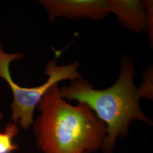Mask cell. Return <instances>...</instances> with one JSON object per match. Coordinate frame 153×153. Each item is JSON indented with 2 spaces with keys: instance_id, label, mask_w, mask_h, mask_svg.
Masks as SVG:
<instances>
[{
  "instance_id": "cell-7",
  "label": "cell",
  "mask_w": 153,
  "mask_h": 153,
  "mask_svg": "<svg viewBox=\"0 0 153 153\" xmlns=\"http://www.w3.org/2000/svg\"><path fill=\"white\" fill-rule=\"evenodd\" d=\"M143 78L140 88H137L138 93L141 98L153 100V65H150L143 72Z\"/></svg>"
},
{
  "instance_id": "cell-6",
  "label": "cell",
  "mask_w": 153,
  "mask_h": 153,
  "mask_svg": "<svg viewBox=\"0 0 153 153\" xmlns=\"http://www.w3.org/2000/svg\"><path fill=\"white\" fill-rule=\"evenodd\" d=\"M18 132V125L14 122L7 123L3 131L0 130V153H11L19 149L13 141Z\"/></svg>"
},
{
  "instance_id": "cell-4",
  "label": "cell",
  "mask_w": 153,
  "mask_h": 153,
  "mask_svg": "<svg viewBox=\"0 0 153 153\" xmlns=\"http://www.w3.org/2000/svg\"><path fill=\"white\" fill-rule=\"evenodd\" d=\"M39 2L51 21L58 18L99 21L110 14L107 0H41Z\"/></svg>"
},
{
  "instance_id": "cell-2",
  "label": "cell",
  "mask_w": 153,
  "mask_h": 153,
  "mask_svg": "<svg viewBox=\"0 0 153 153\" xmlns=\"http://www.w3.org/2000/svg\"><path fill=\"white\" fill-rule=\"evenodd\" d=\"M134 75L133 59L124 55L121 60L119 78L111 87L95 89L88 80L81 78L71 81L69 86L59 88L62 98L87 104L105 124L107 136L102 147L104 153H113L117 137L127 134L133 121L152 124L141 108V98L134 83Z\"/></svg>"
},
{
  "instance_id": "cell-5",
  "label": "cell",
  "mask_w": 153,
  "mask_h": 153,
  "mask_svg": "<svg viewBox=\"0 0 153 153\" xmlns=\"http://www.w3.org/2000/svg\"><path fill=\"white\" fill-rule=\"evenodd\" d=\"M110 13L115 14L121 26L136 33L146 31V11L143 1L107 0Z\"/></svg>"
},
{
  "instance_id": "cell-8",
  "label": "cell",
  "mask_w": 153,
  "mask_h": 153,
  "mask_svg": "<svg viewBox=\"0 0 153 153\" xmlns=\"http://www.w3.org/2000/svg\"><path fill=\"white\" fill-rule=\"evenodd\" d=\"M146 11V31L148 33V37L150 47L153 48V1L152 0L143 1Z\"/></svg>"
},
{
  "instance_id": "cell-1",
  "label": "cell",
  "mask_w": 153,
  "mask_h": 153,
  "mask_svg": "<svg viewBox=\"0 0 153 153\" xmlns=\"http://www.w3.org/2000/svg\"><path fill=\"white\" fill-rule=\"evenodd\" d=\"M40 114L33 131L42 153H92L102 148L107 127L88 105H73L52 85L37 105Z\"/></svg>"
},
{
  "instance_id": "cell-3",
  "label": "cell",
  "mask_w": 153,
  "mask_h": 153,
  "mask_svg": "<svg viewBox=\"0 0 153 153\" xmlns=\"http://www.w3.org/2000/svg\"><path fill=\"white\" fill-rule=\"evenodd\" d=\"M61 53L60 51L56 52L55 58L46 66L44 71L48 76L46 82L36 87L25 88L13 81L10 70L11 62L22 59L23 54L7 53L3 50L2 44H0V78L7 82L13 95L11 104V120L24 130H27L33 126L35 109L49 88L62 81H73L82 78L81 74L78 71L79 61L67 65H57V60Z\"/></svg>"
},
{
  "instance_id": "cell-9",
  "label": "cell",
  "mask_w": 153,
  "mask_h": 153,
  "mask_svg": "<svg viewBox=\"0 0 153 153\" xmlns=\"http://www.w3.org/2000/svg\"><path fill=\"white\" fill-rule=\"evenodd\" d=\"M3 117H4V115H3V114L0 112V123L1 122V121L2 120Z\"/></svg>"
}]
</instances>
